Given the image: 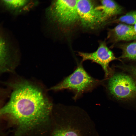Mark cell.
<instances>
[{"label": "cell", "mask_w": 136, "mask_h": 136, "mask_svg": "<svg viewBox=\"0 0 136 136\" xmlns=\"http://www.w3.org/2000/svg\"><path fill=\"white\" fill-rule=\"evenodd\" d=\"M9 84L12 91L8 101L1 110V114L14 120L22 131L49 118L53 105L39 87L24 80Z\"/></svg>", "instance_id": "obj_1"}, {"label": "cell", "mask_w": 136, "mask_h": 136, "mask_svg": "<svg viewBox=\"0 0 136 136\" xmlns=\"http://www.w3.org/2000/svg\"><path fill=\"white\" fill-rule=\"evenodd\" d=\"M58 108L52 136H99L95 123L85 111L72 106Z\"/></svg>", "instance_id": "obj_2"}, {"label": "cell", "mask_w": 136, "mask_h": 136, "mask_svg": "<svg viewBox=\"0 0 136 136\" xmlns=\"http://www.w3.org/2000/svg\"><path fill=\"white\" fill-rule=\"evenodd\" d=\"M78 54L83 61L90 60L100 65L104 71L106 78L108 79L112 75L109 64L111 61L117 58L107 46L105 41L101 42L97 50L93 52H79Z\"/></svg>", "instance_id": "obj_8"}, {"label": "cell", "mask_w": 136, "mask_h": 136, "mask_svg": "<svg viewBox=\"0 0 136 136\" xmlns=\"http://www.w3.org/2000/svg\"><path fill=\"white\" fill-rule=\"evenodd\" d=\"M30 0H2L9 8L13 10L21 9L28 3Z\"/></svg>", "instance_id": "obj_13"}, {"label": "cell", "mask_w": 136, "mask_h": 136, "mask_svg": "<svg viewBox=\"0 0 136 136\" xmlns=\"http://www.w3.org/2000/svg\"><path fill=\"white\" fill-rule=\"evenodd\" d=\"M108 78L107 89L113 97L123 101L136 99V81L132 77L124 73H118Z\"/></svg>", "instance_id": "obj_4"}, {"label": "cell", "mask_w": 136, "mask_h": 136, "mask_svg": "<svg viewBox=\"0 0 136 136\" xmlns=\"http://www.w3.org/2000/svg\"><path fill=\"white\" fill-rule=\"evenodd\" d=\"M116 23L133 25L136 23V10L127 13L115 20L110 21L108 23Z\"/></svg>", "instance_id": "obj_12"}, {"label": "cell", "mask_w": 136, "mask_h": 136, "mask_svg": "<svg viewBox=\"0 0 136 136\" xmlns=\"http://www.w3.org/2000/svg\"><path fill=\"white\" fill-rule=\"evenodd\" d=\"M101 3L96 8L101 11L107 24L109 19L123 11V8L113 0H101Z\"/></svg>", "instance_id": "obj_10"}, {"label": "cell", "mask_w": 136, "mask_h": 136, "mask_svg": "<svg viewBox=\"0 0 136 136\" xmlns=\"http://www.w3.org/2000/svg\"><path fill=\"white\" fill-rule=\"evenodd\" d=\"M102 82L90 76L80 64L72 73L50 90L55 91L70 90L74 93L73 98L75 100L83 93L92 91Z\"/></svg>", "instance_id": "obj_3"}, {"label": "cell", "mask_w": 136, "mask_h": 136, "mask_svg": "<svg viewBox=\"0 0 136 136\" xmlns=\"http://www.w3.org/2000/svg\"><path fill=\"white\" fill-rule=\"evenodd\" d=\"M125 68L126 71L132 76V77L136 81V66H129Z\"/></svg>", "instance_id": "obj_14"}, {"label": "cell", "mask_w": 136, "mask_h": 136, "mask_svg": "<svg viewBox=\"0 0 136 136\" xmlns=\"http://www.w3.org/2000/svg\"><path fill=\"white\" fill-rule=\"evenodd\" d=\"M108 37L115 42L128 41L136 40V33L133 25L121 23L110 30Z\"/></svg>", "instance_id": "obj_9"}, {"label": "cell", "mask_w": 136, "mask_h": 136, "mask_svg": "<svg viewBox=\"0 0 136 136\" xmlns=\"http://www.w3.org/2000/svg\"></svg>", "instance_id": "obj_16"}, {"label": "cell", "mask_w": 136, "mask_h": 136, "mask_svg": "<svg viewBox=\"0 0 136 136\" xmlns=\"http://www.w3.org/2000/svg\"><path fill=\"white\" fill-rule=\"evenodd\" d=\"M77 2V0H55L48 11L49 22L64 26L73 24L79 19Z\"/></svg>", "instance_id": "obj_5"}, {"label": "cell", "mask_w": 136, "mask_h": 136, "mask_svg": "<svg viewBox=\"0 0 136 136\" xmlns=\"http://www.w3.org/2000/svg\"><path fill=\"white\" fill-rule=\"evenodd\" d=\"M122 54L120 58L136 60V41L123 45Z\"/></svg>", "instance_id": "obj_11"}, {"label": "cell", "mask_w": 136, "mask_h": 136, "mask_svg": "<svg viewBox=\"0 0 136 136\" xmlns=\"http://www.w3.org/2000/svg\"><path fill=\"white\" fill-rule=\"evenodd\" d=\"M0 46L1 72H12L19 62V51L3 29H1Z\"/></svg>", "instance_id": "obj_7"}, {"label": "cell", "mask_w": 136, "mask_h": 136, "mask_svg": "<svg viewBox=\"0 0 136 136\" xmlns=\"http://www.w3.org/2000/svg\"><path fill=\"white\" fill-rule=\"evenodd\" d=\"M78 13L84 27L94 29L106 24L101 11L95 7L90 0H77Z\"/></svg>", "instance_id": "obj_6"}, {"label": "cell", "mask_w": 136, "mask_h": 136, "mask_svg": "<svg viewBox=\"0 0 136 136\" xmlns=\"http://www.w3.org/2000/svg\"><path fill=\"white\" fill-rule=\"evenodd\" d=\"M133 25L134 30L136 33V23Z\"/></svg>", "instance_id": "obj_15"}]
</instances>
